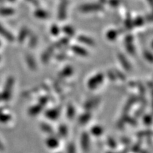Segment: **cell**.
<instances>
[{
  "label": "cell",
  "instance_id": "9",
  "mask_svg": "<svg viewBox=\"0 0 153 153\" xmlns=\"http://www.w3.org/2000/svg\"><path fill=\"white\" fill-rule=\"evenodd\" d=\"M53 47H49L45 52L43 55V61H47L50 58V56L53 54Z\"/></svg>",
  "mask_w": 153,
  "mask_h": 153
},
{
  "label": "cell",
  "instance_id": "14",
  "mask_svg": "<svg viewBox=\"0 0 153 153\" xmlns=\"http://www.w3.org/2000/svg\"><path fill=\"white\" fill-rule=\"evenodd\" d=\"M51 32L53 35L57 36L59 34V33H60V28H59V27L57 26V25L54 24L51 26Z\"/></svg>",
  "mask_w": 153,
  "mask_h": 153
},
{
  "label": "cell",
  "instance_id": "10",
  "mask_svg": "<svg viewBox=\"0 0 153 153\" xmlns=\"http://www.w3.org/2000/svg\"><path fill=\"white\" fill-rule=\"evenodd\" d=\"M63 31L69 36H73L74 35V30L73 28H72L70 26H65L63 28Z\"/></svg>",
  "mask_w": 153,
  "mask_h": 153
},
{
  "label": "cell",
  "instance_id": "20",
  "mask_svg": "<svg viewBox=\"0 0 153 153\" xmlns=\"http://www.w3.org/2000/svg\"><path fill=\"white\" fill-rule=\"evenodd\" d=\"M145 57H146V58H148V60H149L150 61H152V54H151L150 53H149V52H145Z\"/></svg>",
  "mask_w": 153,
  "mask_h": 153
},
{
  "label": "cell",
  "instance_id": "16",
  "mask_svg": "<svg viewBox=\"0 0 153 153\" xmlns=\"http://www.w3.org/2000/svg\"><path fill=\"white\" fill-rule=\"evenodd\" d=\"M126 49H127L129 53H131V54L134 53V52H135V48L133 46V43H126Z\"/></svg>",
  "mask_w": 153,
  "mask_h": 153
},
{
  "label": "cell",
  "instance_id": "17",
  "mask_svg": "<svg viewBox=\"0 0 153 153\" xmlns=\"http://www.w3.org/2000/svg\"><path fill=\"white\" fill-rule=\"evenodd\" d=\"M133 22H132L131 17L128 16V18L126 21V26L128 28V29H131V28L133 27Z\"/></svg>",
  "mask_w": 153,
  "mask_h": 153
},
{
  "label": "cell",
  "instance_id": "15",
  "mask_svg": "<svg viewBox=\"0 0 153 153\" xmlns=\"http://www.w3.org/2000/svg\"><path fill=\"white\" fill-rule=\"evenodd\" d=\"M0 13L3 15H11L14 13V10L12 9H0Z\"/></svg>",
  "mask_w": 153,
  "mask_h": 153
},
{
  "label": "cell",
  "instance_id": "21",
  "mask_svg": "<svg viewBox=\"0 0 153 153\" xmlns=\"http://www.w3.org/2000/svg\"><path fill=\"white\" fill-rule=\"evenodd\" d=\"M148 1H149V2H150V4H152V0H148Z\"/></svg>",
  "mask_w": 153,
  "mask_h": 153
},
{
  "label": "cell",
  "instance_id": "8",
  "mask_svg": "<svg viewBox=\"0 0 153 153\" xmlns=\"http://www.w3.org/2000/svg\"><path fill=\"white\" fill-rule=\"evenodd\" d=\"M35 16L39 19H46L48 16V14L45 11L42 9H38L35 11Z\"/></svg>",
  "mask_w": 153,
  "mask_h": 153
},
{
  "label": "cell",
  "instance_id": "5",
  "mask_svg": "<svg viewBox=\"0 0 153 153\" xmlns=\"http://www.w3.org/2000/svg\"><path fill=\"white\" fill-rule=\"evenodd\" d=\"M0 33H1L4 37L7 38L9 41H14V36L11 35L9 31H7V30H5L3 27H1V26H0Z\"/></svg>",
  "mask_w": 153,
  "mask_h": 153
},
{
  "label": "cell",
  "instance_id": "11",
  "mask_svg": "<svg viewBox=\"0 0 153 153\" xmlns=\"http://www.w3.org/2000/svg\"><path fill=\"white\" fill-rule=\"evenodd\" d=\"M68 43H69L68 38H62V39H60L58 42H57V43H55V46L58 47V48L65 46V45Z\"/></svg>",
  "mask_w": 153,
  "mask_h": 153
},
{
  "label": "cell",
  "instance_id": "6",
  "mask_svg": "<svg viewBox=\"0 0 153 153\" xmlns=\"http://www.w3.org/2000/svg\"><path fill=\"white\" fill-rule=\"evenodd\" d=\"M118 35V32L116 30H110L107 32L106 37L110 41H114Z\"/></svg>",
  "mask_w": 153,
  "mask_h": 153
},
{
  "label": "cell",
  "instance_id": "18",
  "mask_svg": "<svg viewBox=\"0 0 153 153\" xmlns=\"http://www.w3.org/2000/svg\"><path fill=\"white\" fill-rule=\"evenodd\" d=\"M37 38L36 36H33L30 40L29 45L30 47H34L36 45V43H37Z\"/></svg>",
  "mask_w": 153,
  "mask_h": 153
},
{
  "label": "cell",
  "instance_id": "1",
  "mask_svg": "<svg viewBox=\"0 0 153 153\" xmlns=\"http://www.w3.org/2000/svg\"><path fill=\"white\" fill-rule=\"evenodd\" d=\"M101 9H103L102 5L100 4L97 3L86 4L82 5L79 7V10L84 13L94 12V11H100Z\"/></svg>",
  "mask_w": 153,
  "mask_h": 153
},
{
  "label": "cell",
  "instance_id": "7",
  "mask_svg": "<svg viewBox=\"0 0 153 153\" xmlns=\"http://www.w3.org/2000/svg\"><path fill=\"white\" fill-rule=\"evenodd\" d=\"M28 29L26 28H23L22 30H21L20 33H19V41L20 43H22V42L24 41L25 38H26V36L28 35Z\"/></svg>",
  "mask_w": 153,
  "mask_h": 153
},
{
  "label": "cell",
  "instance_id": "13",
  "mask_svg": "<svg viewBox=\"0 0 153 153\" xmlns=\"http://www.w3.org/2000/svg\"><path fill=\"white\" fill-rule=\"evenodd\" d=\"M133 24L134 26H142V25H143V24H144V19L141 16L137 17V18L133 22Z\"/></svg>",
  "mask_w": 153,
  "mask_h": 153
},
{
  "label": "cell",
  "instance_id": "4",
  "mask_svg": "<svg viewBox=\"0 0 153 153\" xmlns=\"http://www.w3.org/2000/svg\"><path fill=\"white\" fill-rule=\"evenodd\" d=\"M72 50L73 51V52L76 53L77 55H82V56H85L88 54L87 50L83 48L82 47L77 46V45H74V46L72 47Z\"/></svg>",
  "mask_w": 153,
  "mask_h": 153
},
{
  "label": "cell",
  "instance_id": "2",
  "mask_svg": "<svg viewBox=\"0 0 153 153\" xmlns=\"http://www.w3.org/2000/svg\"><path fill=\"white\" fill-rule=\"evenodd\" d=\"M67 6H68V1L67 0H63L62 2L60 3L58 10V18L60 20H64L65 19L67 14Z\"/></svg>",
  "mask_w": 153,
  "mask_h": 153
},
{
  "label": "cell",
  "instance_id": "3",
  "mask_svg": "<svg viewBox=\"0 0 153 153\" xmlns=\"http://www.w3.org/2000/svg\"><path fill=\"white\" fill-rule=\"evenodd\" d=\"M78 41L81 42L82 43H85L86 45H94V41L93 39H91V38L88 37L86 36H79L78 37Z\"/></svg>",
  "mask_w": 153,
  "mask_h": 153
},
{
  "label": "cell",
  "instance_id": "22",
  "mask_svg": "<svg viewBox=\"0 0 153 153\" xmlns=\"http://www.w3.org/2000/svg\"><path fill=\"white\" fill-rule=\"evenodd\" d=\"M9 1H14V0H9Z\"/></svg>",
  "mask_w": 153,
  "mask_h": 153
},
{
  "label": "cell",
  "instance_id": "12",
  "mask_svg": "<svg viewBox=\"0 0 153 153\" xmlns=\"http://www.w3.org/2000/svg\"><path fill=\"white\" fill-rule=\"evenodd\" d=\"M118 58H119V60L121 61L122 65H123L125 67L126 69L129 68V67H130L129 66V63H128V62L127 59L126 58L125 56H124L123 55H122V54L118 55Z\"/></svg>",
  "mask_w": 153,
  "mask_h": 153
},
{
  "label": "cell",
  "instance_id": "19",
  "mask_svg": "<svg viewBox=\"0 0 153 153\" xmlns=\"http://www.w3.org/2000/svg\"><path fill=\"white\" fill-rule=\"evenodd\" d=\"M109 4L111 7H117L119 4V0H109Z\"/></svg>",
  "mask_w": 153,
  "mask_h": 153
}]
</instances>
